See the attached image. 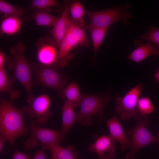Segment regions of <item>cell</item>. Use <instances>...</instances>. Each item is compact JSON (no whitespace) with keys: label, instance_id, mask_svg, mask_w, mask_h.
<instances>
[{"label":"cell","instance_id":"17","mask_svg":"<svg viewBox=\"0 0 159 159\" xmlns=\"http://www.w3.org/2000/svg\"><path fill=\"white\" fill-rule=\"evenodd\" d=\"M32 10L28 17L34 21L38 26L53 27L59 17L51 14L50 9Z\"/></svg>","mask_w":159,"mask_h":159},{"label":"cell","instance_id":"24","mask_svg":"<svg viewBox=\"0 0 159 159\" xmlns=\"http://www.w3.org/2000/svg\"><path fill=\"white\" fill-rule=\"evenodd\" d=\"M0 11L9 16L20 18L26 14V10L23 6H14L4 0H0Z\"/></svg>","mask_w":159,"mask_h":159},{"label":"cell","instance_id":"27","mask_svg":"<svg viewBox=\"0 0 159 159\" xmlns=\"http://www.w3.org/2000/svg\"><path fill=\"white\" fill-rule=\"evenodd\" d=\"M141 39H145L148 42L153 43L157 45L159 51V29L153 26L149 27V31L140 36Z\"/></svg>","mask_w":159,"mask_h":159},{"label":"cell","instance_id":"12","mask_svg":"<svg viewBox=\"0 0 159 159\" xmlns=\"http://www.w3.org/2000/svg\"><path fill=\"white\" fill-rule=\"evenodd\" d=\"M64 8L60 17H59L51 30L52 37L59 48L60 43L66 32L69 15V9L72 1H64Z\"/></svg>","mask_w":159,"mask_h":159},{"label":"cell","instance_id":"15","mask_svg":"<svg viewBox=\"0 0 159 159\" xmlns=\"http://www.w3.org/2000/svg\"><path fill=\"white\" fill-rule=\"evenodd\" d=\"M62 107V124L60 132L64 138L75 125L76 121V115L72 104L67 100H64Z\"/></svg>","mask_w":159,"mask_h":159},{"label":"cell","instance_id":"30","mask_svg":"<svg viewBox=\"0 0 159 159\" xmlns=\"http://www.w3.org/2000/svg\"><path fill=\"white\" fill-rule=\"evenodd\" d=\"M115 155L114 153H106L104 154L98 155L99 159H113ZM125 159H127L125 158Z\"/></svg>","mask_w":159,"mask_h":159},{"label":"cell","instance_id":"4","mask_svg":"<svg viewBox=\"0 0 159 159\" xmlns=\"http://www.w3.org/2000/svg\"><path fill=\"white\" fill-rule=\"evenodd\" d=\"M82 96L80 109L76 115V120L87 127L92 124V116H97L100 120L102 119L104 109L113 97L108 92L96 95L82 94Z\"/></svg>","mask_w":159,"mask_h":159},{"label":"cell","instance_id":"23","mask_svg":"<svg viewBox=\"0 0 159 159\" xmlns=\"http://www.w3.org/2000/svg\"><path fill=\"white\" fill-rule=\"evenodd\" d=\"M91 37L95 54H96L105 36L108 28H103L86 25Z\"/></svg>","mask_w":159,"mask_h":159},{"label":"cell","instance_id":"33","mask_svg":"<svg viewBox=\"0 0 159 159\" xmlns=\"http://www.w3.org/2000/svg\"><path fill=\"white\" fill-rule=\"evenodd\" d=\"M154 78L156 81L159 84V68L155 73Z\"/></svg>","mask_w":159,"mask_h":159},{"label":"cell","instance_id":"18","mask_svg":"<svg viewBox=\"0 0 159 159\" xmlns=\"http://www.w3.org/2000/svg\"><path fill=\"white\" fill-rule=\"evenodd\" d=\"M75 147L69 145L65 147L58 144H52L47 148L50 151V159H77L78 153Z\"/></svg>","mask_w":159,"mask_h":159},{"label":"cell","instance_id":"28","mask_svg":"<svg viewBox=\"0 0 159 159\" xmlns=\"http://www.w3.org/2000/svg\"><path fill=\"white\" fill-rule=\"evenodd\" d=\"M30 156L27 153L15 150L13 155V159H30Z\"/></svg>","mask_w":159,"mask_h":159},{"label":"cell","instance_id":"2","mask_svg":"<svg viewBox=\"0 0 159 159\" xmlns=\"http://www.w3.org/2000/svg\"><path fill=\"white\" fill-rule=\"evenodd\" d=\"M27 48L23 42H17L9 49L11 55L7 57V69L12 70L13 76L23 85L27 93L29 99L34 96L32 92V71L30 63L26 58L24 52Z\"/></svg>","mask_w":159,"mask_h":159},{"label":"cell","instance_id":"6","mask_svg":"<svg viewBox=\"0 0 159 159\" xmlns=\"http://www.w3.org/2000/svg\"><path fill=\"white\" fill-rule=\"evenodd\" d=\"M130 8V5L126 4L103 10L89 11L87 14L91 20V25L108 28L112 24L119 21H122L125 25L128 24V20L132 17L127 11Z\"/></svg>","mask_w":159,"mask_h":159},{"label":"cell","instance_id":"19","mask_svg":"<svg viewBox=\"0 0 159 159\" xmlns=\"http://www.w3.org/2000/svg\"><path fill=\"white\" fill-rule=\"evenodd\" d=\"M15 80L13 75L7 76L4 67H0V92L9 94L11 101L15 100L20 95L19 91L14 90L12 87Z\"/></svg>","mask_w":159,"mask_h":159},{"label":"cell","instance_id":"20","mask_svg":"<svg viewBox=\"0 0 159 159\" xmlns=\"http://www.w3.org/2000/svg\"><path fill=\"white\" fill-rule=\"evenodd\" d=\"M22 23L20 18L9 16L2 21L0 26V32L9 35L15 34L20 30Z\"/></svg>","mask_w":159,"mask_h":159},{"label":"cell","instance_id":"8","mask_svg":"<svg viewBox=\"0 0 159 159\" xmlns=\"http://www.w3.org/2000/svg\"><path fill=\"white\" fill-rule=\"evenodd\" d=\"M29 130L30 135L24 142L25 149L34 148L40 142L42 149L47 150L52 144L60 145L64 138L60 132L40 127L36 124L34 119L31 120Z\"/></svg>","mask_w":159,"mask_h":159},{"label":"cell","instance_id":"11","mask_svg":"<svg viewBox=\"0 0 159 159\" xmlns=\"http://www.w3.org/2000/svg\"><path fill=\"white\" fill-rule=\"evenodd\" d=\"M36 46L39 63L46 66L55 65L59 48L52 37H41L37 42Z\"/></svg>","mask_w":159,"mask_h":159},{"label":"cell","instance_id":"3","mask_svg":"<svg viewBox=\"0 0 159 159\" xmlns=\"http://www.w3.org/2000/svg\"><path fill=\"white\" fill-rule=\"evenodd\" d=\"M89 45L83 28L73 23L69 17L67 31L59 46L55 65L58 67H64L73 56L71 51L74 48Z\"/></svg>","mask_w":159,"mask_h":159},{"label":"cell","instance_id":"34","mask_svg":"<svg viewBox=\"0 0 159 159\" xmlns=\"http://www.w3.org/2000/svg\"><path fill=\"white\" fill-rule=\"evenodd\" d=\"M158 138H159V132L158 133Z\"/></svg>","mask_w":159,"mask_h":159},{"label":"cell","instance_id":"25","mask_svg":"<svg viewBox=\"0 0 159 159\" xmlns=\"http://www.w3.org/2000/svg\"><path fill=\"white\" fill-rule=\"evenodd\" d=\"M154 109V107L149 97L144 96L139 98L137 102L136 109L141 114L148 115L152 113Z\"/></svg>","mask_w":159,"mask_h":159},{"label":"cell","instance_id":"10","mask_svg":"<svg viewBox=\"0 0 159 159\" xmlns=\"http://www.w3.org/2000/svg\"><path fill=\"white\" fill-rule=\"evenodd\" d=\"M26 102L28 105L21 107V110L28 115L31 120L34 119L38 125H44L53 115L49 109L51 100L49 96L42 94L27 99Z\"/></svg>","mask_w":159,"mask_h":159},{"label":"cell","instance_id":"31","mask_svg":"<svg viewBox=\"0 0 159 159\" xmlns=\"http://www.w3.org/2000/svg\"><path fill=\"white\" fill-rule=\"evenodd\" d=\"M7 57L4 53L2 51H0V67H4Z\"/></svg>","mask_w":159,"mask_h":159},{"label":"cell","instance_id":"9","mask_svg":"<svg viewBox=\"0 0 159 159\" xmlns=\"http://www.w3.org/2000/svg\"><path fill=\"white\" fill-rule=\"evenodd\" d=\"M143 89V85L138 84L123 97H116L115 101L117 106L115 111L120 115L122 120H126L133 117L137 120L145 115L141 114L136 109L138 100Z\"/></svg>","mask_w":159,"mask_h":159},{"label":"cell","instance_id":"5","mask_svg":"<svg viewBox=\"0 0 159 159\" xmlns=\"http://www.w3.org/2000/svg\"><path fill=\"white\" fill-rule=\"evenodd\" d=\"M36 84L55 90L58 95L65 100L64 94L67 77L62 75L56 65L46 66L39 63H30Z\"/></svg>","mask_w":159,"mask_h":159},{"label":"cell","instance_id":"7","mask_svg":"<svg viewBox=\"0 0 159 159\" xmlns=\"http://www.w3.org/2000/svg\"><path fill=\"white\" fill-rule=\"evenodd\" d=\"M137 121L135 126L127 132V135L131 137V141L130 151L126 157L127 159H134L136 153L140 149L150 144L159 142V138L153 135L147 127L148 115Z\"/></svg>","mask_w":159,"mask_h":159},{"label":"cell","instance_id":"26","mask_svg":"<svg viewBox=\"0 0 159 159\" xmlns=\"http://www.w3.org/2000/svg\"><path fill=\"white\" fill-rule=\"evenodd\" d=\"M31 10L47 9L52 7L63 8L55 0H32L30 1Z\"/></svg>","mask_w":159,"mask_h":159},{"label":"cell","instance_id":"14","mask_svg":"<svg viewBox=\"0 0 159 159\" xmlns=\"http://www.w3.org/2000/svg\"><path fill=\"white\" fill-rule=\"evenodd\" d=\"M135 44L137 48L128 55L127 59L137 63H140L149 56L159 55L157 47L151 43L148 42L143 44L139 39H136Z\"/></svg>","mask_w":159,"mask_h":159},{"label":"cell","instance_id":"13","mask_svg":"<svg viewBox=\"0 0 159 159\" xmlns=\"http://www.w3.org/2000/svg\"><path fill=\"white\" fill-rule=\"evenodd\" d=\"M106 122L110 132V135L115 141L121 144V150L130 148L131 140L127 137L117 117L113 115L110 119H106Z\"/></svg>","mask_w":159,"mask_h":159},{"label":"cell","instance_id":"22","mask_svg":"<svg viewBox=\"0 0 159 159\" xmlns=\"http://www.w3.org/2000/svg\"><path fill=\"white\" fill-rule=\"evenodd\" d=\"M86 11L81 3L79 1H72L70 6V19L74 23L83 28L85 26L83 18Z\"/></svg>","mask_w":159,"mask_h":159},{"label":"cell","instance_id":"1","mask_svg":"<svg viewBox=\"0 0 159 159\" xmlns=\"http://www.w3.org/2000/svg\"><path fill=\"white\" fill-rule=\"evenodd\" d=\"M24 113L11 100L0 98V136L11 145L17 138L25 136L29 131L24 122Z\"/></svg>","mask_w":159,"mask_h":159},{"label":"cell","instance_id":"29","mask_svg":"<svg viewBox=\"0 0 159 159\" xmlns=\"http://www.w3.org/2000/svg\"><path fill=\"white\" fill-rule=\"evenodd\" d=\"M32 159H47V158L44 153L42 149L35 154Z\"/></svg>","mask_w":159,"mask_h":159},{"label":"cell","instance_id":"16","mask_svg":"<svg viewBox=\"0 0 159 159\" xmlns=\"http://www.w3.org/2000/svg\"><path fill=\"white\" fill-rule=\"evenodd\" d=\"M116 149L115 141L110 135H103L99 137L94 143L90 144L88 147L90 151L96 153L98 155L107 152L114 153Z\"/></svg>","mask_w":159,"mask_h":159},{"label":"cell","instance_id":"32","mask_svg":"<svg viewBox=\"0 0 159 159\" xmlns=\"http://www.w3.org/2000/svg\"><path fill=\"white\" fill-rule=\"evenodd\" d=\"M7 141L4 138L0 136V152H2L4 143Z\"/></svg>","mask_w":159,"mask_h":159},{"label":"cell","instance_id":"21","mask_svg":"<svg viewBox=\"0 0 159 159\" xmlns=\"http://www.w3.org/2000/svg\"><path fill=\"white\" fill-rule=\"evenodd\" d=\"M64 94L66 100L70 102L74 108L78 107L82 98L78 86L75 82H72L65 87Z\"/></svg>","mask_w":159,"mask_h":159}]
</instances>
